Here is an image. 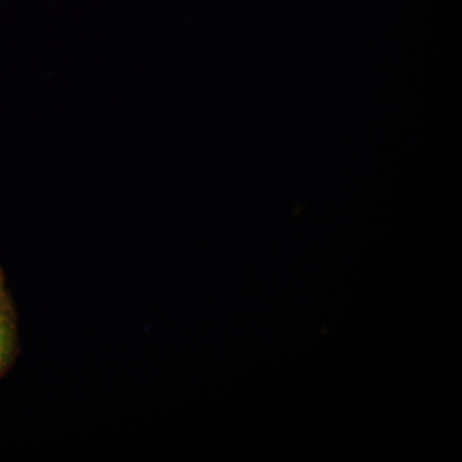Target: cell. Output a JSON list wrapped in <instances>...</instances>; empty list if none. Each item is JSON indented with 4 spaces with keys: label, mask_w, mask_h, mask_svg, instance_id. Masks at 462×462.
<instances>
[{
    "label": "cell",
    "mask_w": 462,
    "mask_h": 462,
    "mask_svg": "<svg viewBox=\"0 0 462 462\" xmlns=\"http://www.w3.org/2000/svg\"><path fill=\"white\" fill-rule=\"evenodd\" d=\"M14 345V327L5 312H0V370L7 364Z\"/></svg>",
    "instance_id": "cell-1"
},
{
    "label": "cell",
    "mask_w": 462,
    "mask_h": 462,
    "mask_svg": "<svg viewBox=\"0 0 462 462\" xmlns=\"http://www.w3.org/2000/svg\"><path fill=\"white\" fill-rule=\"evenodd\" d=\"M3 297H5V294H3L2 288H0V312H3V303H5Z\"/></svg>",
    "instance_id": "cell-2"
}]
</instances>
